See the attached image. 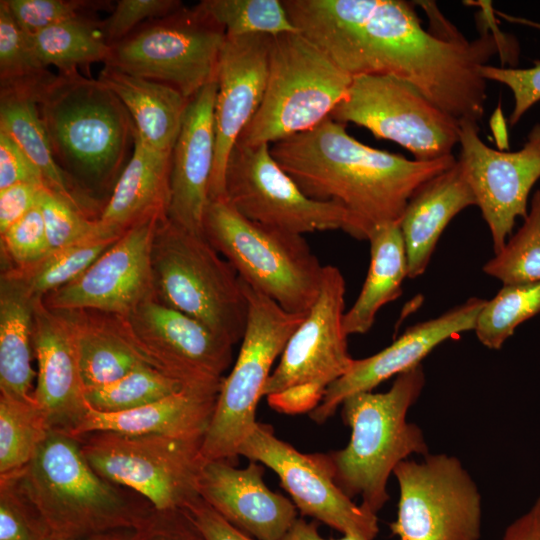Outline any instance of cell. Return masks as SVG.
I'll return each instance as SVG.
<instances>
[{"label": "cell", "mask_w": 540, "mask_h": 540, "mask_svg": "<svg viewBox=\"0 0 540 540\" xmlns=\"http://www.w3.org/2000/svg\"><path fill=\"white\" fill-rule=\"evenodd\" d=\"M298 30L352 78L393 75L458 120L479 123L487 100L480 69L501 50L496 34L468 41L426 30L403 0H303Z\"/></svg>", "instance_id": "obj_1"}, {"label": "cell", "mask_w": 540, "mask_h": 540, "mask_svg": "<svg viewBox=\"0 0 540 540\" xmlns=\"http://www.w3.org/2000/svg\"><path fill=\"white\" fill-rule=\"evenodd\" d=\"M270 152L307 197L345 209L361 240L376 225L400 222L414 192L457 160H410L379 150L331 118L272 144Z\"/></svg>", "instance_id": "obj_2"}, {"label": "cell", "mask_w": 540, "mask_h": 540, "mask_svg": "<svg viewBox=\"0 0 540 540\" xmlns=\"http://www.w3.org/2000/svg\"><path fill=\"white\" fill-rule=\"evenodd\" d=\"M10 475L49 538L143 528L156 513L142 496L99 475L84 457L79 438L65 432L50 430L32 460Z\"/></svg>", "instance_id": "obj_3"}, {"label": "cell", "mask_w": 540, "mask_h": 540, "mask_svg": "<svg viewBox=\"0 0 540 540\" xmlns=\"http://www.w3.org/2000/svg\"><path fill=\"white\" fill-rule=\"evenodd\" d=\"M37 105L64 173L88 197L93 187L113 190L134 144L135 125L121 100L98 79L76 71L48 79Z\"/></svg>", "instance_id": "obj_4"}, {"label": "cell", "mask_w": 540, "mask_h": 540, "mask_svg": "<svg viewBox=\"0 0 540 540\" xmlns=\"http://www.w3.org/2000/svg\"><path fill=\"white\" fill-rule=\"evenodd\" d=\"M425 385L422 364L396 376L386 392H359L347 397L342 418L351 429L346 447L326 453L334 481L351 499L377 514L389 500L388 479L412 454L427 455L421 428L407 413Z\"/></svg>", "instance_id": "obj_5"}, {"label": "cell", "mask_w": 540, "mask_h": 540, "mask_svg": "<svg viewBox=\"0 0 540 540\" xmlns=\"http://www.w3.org/2000/svg\"><path fill=\"white\" fill-rule=\"evenodd\" d=\"M156 298L235 345L242 340L248 302L233 265L204 233L160 219L152 244Z\"/></svg>", "instance_id": "obj_6"}, {"label": "cell", "mask_w": 540, "mask_h": 540, "mask_svg": "<svg viewBox=\"0 0 540 540\" xmlns=\"http://www.w3.org/2000/svg\"><path fill=\"white\" fill-rule=\"evenodd\" d=\"M203 233L246 284L287 312L310 311L325 266L302 235L251 221L225 199L208 201Z\"/></svg>", "instance_id": "obj_7"}, {"label": "cell", "mask_w": 540, "mask_h": 540, "mask_svg": "<svg viewBox=\"0 0 540 540\" xmlns=\"http://www.w3.org/2000/svg\"><path fill=\"white\" fill-rule=\"evenodd\" d=\"M351 82L300 32L270 36L264 97L237 142L270 145L315 128L330 118Z\"/></svg>", "instance_id": "obj_8"}, {"label": "cell", "mask_w": 540, "mask_h": 540, "mask_svg": "<svg viewBox=\"0 0 540 540\" xmlns=\"http://www.w3.org/2000/svg\"><path fill=\"white\" fill-rule=\"evenodd\" d=\"M247 324L237 360L222 381L202 443L205 460L231 461L257 425L256 408L271 368L306 315L285 311L244 281Z\"/></svg>", "instance_id": "obj_9"}, {"label": "cell", "mask_w": 540, "mask_h": 540, "mask_svg": "<svg viewBox=\"0 0 540 540\" xmlns=\"http://www.w3.org/2000/svg\"><path fill=\"white\" fill-rule=\"evenodd\" d=\"M345 291L341 271L326 265L314 305L289 337L264 387L263 397L273 409L289 415L311 412L350 369L354 358L343 327Z\"/></svg>", "instance_id": "obj_10"}, {"label": "cell", "mask_w": 540, "mask_h": 540, "mask_svg": "<svg viewBox=\"0 0 540 540\" xmlns=\"http://www.w3.org/2000/svg\"><path fill=\"white\" fill-rule=\"evenodd\" d=\"M78 438L99 475L139 494L158 512L181 510L199 496L204 437L95 431Z\"/></svg>", "instance_id": "obj_11"}, {"label": "cell", "mask_w": 540, "mask_h": 540, "mask_svg": "<svg viewBox=\"0 0 540 540\" xmlns=\"http://www.w3.org/2000/svg\"><path fill=\"white\" fill-rule=\"evenodd\" d=\"M225 40L224 28L198 5L183 6L113 44L105 65L167 84L191 99L216 80Z\"/></svg>", "instance_id": "obj_12"}, {"label": "cell", "mask_w": 540, "mask_h": 540, "mask_svg": "<svg viewBox=\"0 0 540 540\" xmlns=\"http://www.w3.org/2000/svg\"><path fill=\"white\" fill-rule=\"evenodd\" d=\"M399 486L397 516L390 524L398 540H479L482 501L461 461L447 454L406 459L394 469Z\"/></svg>", "instance_id": "obj_13"}, {"label": "cell", "mask_w": 540, "mask_h": 540, "mask_svg": "<svg viewBox=\"0 0 540 540\" xmlns=\"http://www.w3.org/2000/svg\"><path fill=\"white\" fill-rule=\"evenodd\" d=\"M330 118L364 127L377 139L395 142L418 161L451 156L459 144L460 122L393 75L353 77L346 97Z\"/></svg>", "instance_id": "obj_14"}, {"label": "cell", "mask_w": 540, "mask_h": 540, "mask_svg": "<svg viewBox=\"0 0 540 540\" xmlns=\"http://www.w3.org/2000/svg\"><path fill=\"white\" fill-rule=\"evenodd\" d=\"M224 199L245 218L269 227L299 235L341 230L361 240L349 213L307 197L267 144H235L226 164Z\"/></svg>", "instance_id": "obj_15"}, {"label": "cell", "mask_w": 540, "mask_h": 540, "mask_svg": "<svg viewBox=\"0 0 540 540\" xmlns=\"http://www.w3.org/2000/svg\"><path fill=\"white\" fill-rule=\"evenodd\" d=\"M478 124L460 122L457 161L497 254L512 234L517 218L526 217L530 191L540 179V123L533 126L523 147L515 152L487 146L479 136Z\"/></svg>", "instance_id": "obj_16"}, {"label": "cell", "mask_w": 540, "mask_h": 540, "mask_svg": "<svg viewBox=\"0 0 540 540\" xmlns=\"http://www.w3.org/2000/svg\"><path fill=\"white\" fill-rule=\"evenodd\" d=\"M239 456L274 471L296 508L343 535L373 540L377 515L356 504L334 481L324 454H305L275 436L268 425L257 423Z\"/></svg>", "instance_id": "obj_17"}, {"label": "cell", "mask_w": 540, "mask_h": 540, "mask_svg": "<svg viewBox=\"0 0 540 540\" xmlns=\"http://www.w3.org/2000/svg\"><path fill=\"white\" fill-rule=\"evenodd\" d=\"M162 214L130 227L84 273L42 297L54 311L95 310L128 317L156 296L152 244Z\"/></svg>", "instance_id": "obj_18"}, {"label": "cell", "mask_w": 540, "mask_h": 540, "mask_svg": "<svg viewBox=\"0 0 540 540\" xmlns=\"http://www.w3.org/2000/svg\"><path fill=\"white\" fill-rule=\"evenodd\" d=\"M126 318L154 367L186 388L219 392L223 374L232 362L234 345L156 296Z\"/></svg>", "instance_id": "obj_19"}, {"label": "cell", "mask_w": 540, "mask_h": 540, "mask_svg": "<svg viewBox=\"0 0 540 540\" xmlns=\"http://www.w3.org/2000/svg\"><path fill=\"white\" fill-rule=\"evenodd\" d=\"M270 35L226 36L217 67L215 164L209 200L225 198V169L239 137L256 115L266 89Z\"/></svg>", "instance_id": "obj_20"}, {"label": "cell", "mask_w": 540, "mask_h": 540, "mask_svg": "<svg viewBox=\"0 0 540 540\" xmlns=\"http://www.w3.org/2000/svg\"><path fill=\"white\" fill-rule=\"evenodd\" d=\"M486 300L470 298L442 315L410 326L392 344L378 353L354 359L350 369L332 383L309 417L321 424L334 415L343 401L356 393L372 391L379 384L408 371L438 345L462 332L474 330Z\"/></svg>", "instance_id": "obj_21"}, {"label": "cell", "mask_w": 540, "mask_h": 540, "mask_svg": "<svg viewBox=\"0 0 540 540\" xmlns=\"http://www.w3.org/2000/svg\"><path fill=\"white\" fill-rule=\"evenodd\" d=\"M33 351L38 366L34 401L50 430L76 436L88 411L77 348L63 313L46 307L42 297L34 304Z\"/></svg>", "instance_id": "obj_22"}, {"label": "cell", "mask_w": 540, "mask_h": 540, "mask_svg": "<svg viewBox=\"0 0 540 540\" xmlns=\"http://www.w3.org/2000/svg\"><path fill=\"white\" fill-rule=\"evenodd\" d=\"M264 465L250 461L236 468L226 460H206L199 496L231 525L257 540H281L297 519L287 497L270 490Z\"/></svg>", "instance_id": "obj_23"}, {"label": "cell", "mask_w": 540, "mask_h": 540, "mask_svg": "<svg viewBox=\"0 0 540 540\" xmlns=\"http://www.w3.org/2000/svg\"><path fill=\"white\" fill-rule=\"evenodd\" d=\"M216 93L215 80L190 99L171 155L167 218L196 233H203L215 164Z\"/></svg>", "instance_id": "obj_24"}, {"label": "cell", "mask_w": 540, "mask_h": 540, "mask_svg": "<svg viewBox=\"0 0 540 540\" xmlns=\"http://www.w3.org/2000/svg\"><path fill=\"white\" fill-rule=\"evenodd\" d=\"M473 205L476 199L457 160L414 192L399 222L408 278L425 272L444 229L458 213Z\"/></svg>", "instance_id": "obj_25"}, {"label": "cell", "mask_w": 540, "mask_h": 540, "mask_svg": "<svg viewBox=\"0 0 540 540\" xmlns=\"http://www.w3.org/2000/svg\"><path fill=\"white\" fill-rule=\"evenodd\" d=\"M217 391L182 390L136 409L104 413L88 406L76 437L95 431L178 438L204 437L214 413Z\"/></svg>", "instance_id": "obj_26"}, {"label": "cell", "mask_w": 540, "mask_h": 540, "mask_svg": "<svg viewBox=\"0 0 540 540\" xmlns=\"http://www.w3.org/2000/svg\"><path fill=\"white\" fill-rule=\"evenodd\" d=\"M60 312L73 332L85 389L111 383L139 367L152 365L126 317L95 310Z\"/></svg>", "instance_id": "obj_27"}, {"label": "cell", "mask_w": 540, "mask_h": 540, "mask_svg": "<svg viewBox=\"0 0 540 540\" xmlns=\"http://www.w3.org/2000/svg\"><path fill=\"white\" fill-rule=\"evenodd\" d=\"M171 155L148 145L135 128L131 156L101 210L100 220L126 230L149 215L167 216Z\"/></svg>", "instance_id": "obj_28"}, {"label": "cell", "mask_w": 540, "mask_h": 540, "mask_svg": "<svg viewBox=\"0 0 540 540\" xmlns=\"http://www.w3.org/2000/svg\"><path fill=\"white\" fill-rule=\"evenodd\" d=\"M43 83L0 87V130L6 132L38 168L46 187L91 217L95 201L73 183L53 156L37 105Z\"/></svg>", "instance_id": "obj_29"}, {"label": "cell", "mask_w": 540, "mask_h": 540, "mask_svg": "<svg viewBox=\"0 0 540 540\" xmlns=\"http://www.w3.org/2000/svg\"><path fill=\"white\" fill-rule=\"evenodd\" d=\"M36 297L11 269L0 280V395L34 401L32 368Z\"/></svg>", "instance_id": "obj_30"}, {"label": "cell", "mask_w": 540, "mask_h": 540, "mask_svg": "<svg viewBox=\"0 0 540 540\" xmlns=\"http://www.w3.org/2000/svg\"><path fill=\"white\" fill-rule=\"evenodd\" d=\"M98 80L121 100L148 145L172 153L190 99L167 84L109 65L101 70Z\"/></svg>", "instance_id": "obj_31"}, {"label": "cell", "mask_w": 540, "mask_h": 540, "mask_svg": "<svg viewBox=\"0 0 540 540\" xmlns=\"http://www.w3.org/2000/svg\"><path fill=\"white\" fill-rule=\"evenodd\" d=\"M370 265L362 289L345 312L343 327L347 336L367 333L378 311L402 294L408 277L407 256L399 222L374 226L367 237Z\"/></svg>", "instance_id": "obj_32"}, {"label": "cell", "mask_w": 540, "mask_h": 540, "mask_svg": "<svg viewBox=\"0 0 540 540\" xmlns=\"http://www.w3.org/2000/svg\"><path fill=\"white\" fill-rule=\"evenodd\" d=\"M24 35L40 64L45 68L55 66L59 74L76 72L79 67L88 71L93 63H106L111 51V46L101 31L100 21L91 16L69 20Z\"/></svg>", "instance_id": "obj_33"}, {"label": "cell", "mask_w": 540, "mask_h": 540, "mask_svg": "<svg viewBox=\"0 0 540 540\" xmlns=\"http://www.w3.org/2000/svg\"><path fill=\"white\" fill-rule=\"evenodd\" d=\"M101 222L92 234L52 251L27 269L8 268L26 283L35 297H44L84 273L125 231Z\"/></svg>", "instance_id": "obj_34"}, {"label": "cell", "mask_w": 540, "mask_h": 540, "mask_svg": "<svg viewBox=\"0 0 540 540\" xmlns=\"http://www.w3.org/2000/svg\"><path fill=\"white\" fill-rule=\"evenodd\" d=\"M49 431L35 401H20L0 395V476L23 469Z\"/></svg>", "instance_id": "obj_35"}, {"label": "cell", "mask_w": 540, "mask_h": 540, "mask_svg": "<svg viewBox=\"0 0 540 540\" xmlns=\"http://www.w3.org/2000/svg\"><path fill=\"white\" fill-rule=\"evenodd\" d=\"M540 312V281L507 284L478 314L475 334L487 348L498 350L524 321Z\"/></svg>", "instance_id": "obj_36"}, {"label": "cell", "mask_w": 540, "mask_h": 540, "mask_svg": "<svg viewBox=\"0 0 540 540\" xmlns=\"http://www.w3.org/2000/svg\"><path fill=\"white\" fill-rule=\"evenodd\" d=\"M184 387L152 365L139 367L111 383L85 389L88 406L104 413L136 409L170 396Z\"/></svg>", "instance_id": "obj_37"}, {"label": "cell", "mask_w": 540, "mask_h": 540, "mask_svg": "<svg viewBox=\"0 0 540 540\" xmlns=\"http://www.w3.org/2000/svg\"><path fill=\"white\" fill-rule=\"evenodd\" d=\"M483 271L503 285L540 281V190L533 194L520 228L486 262Z\"/></svg>", "instance_id": "obj_38"}, {"label": "cell", "mask_w": 540, "mask_h": 540, "mask_svg": "<svg viewBox=\"0 0 540 540\" xmlns=\"http://www.w3.org/2000/svg\"><path fill=\"white\" fill-rule=\"evenodd\" d=\"M197 5L229 37L299 32L280 0H204Z\"/></svg>", "instance_id": "obj_39"}, {"label": "cell", "mask_w": 540, "mask_h": 540, "mask_svg": "<svg viewBox=\"0 0 540 540\" xmlns=\"http://www.w3.org/2000/svg\"><path fill=\"white\" fill-rule=\"evenodd\" d=\"M53 74L31 51L5 0L0 1V87L39 85Z\"/></svg>", "instance_id": "obj_40"}, {"label": "cell", "mask_w": 540, "mask_h": 540, "mask_svg": "<svg viewBox=\"0 0 540 540\" xmlns=\"http://www.w3.org/2000/svg\"><path fill=\"white\" fill-rule=\"evenodd\" d=\"M24 33H36L44 28L69 20L90 17L109 2L86 0H5Z\"/></svg>", "instance_id": "obj_41"}, {"label": "cell", "mask_w": 540, "mask_h": 540, "mask_svg": "<svg viewBox=\"0 0 540 540\" xmlns=\"http://www.w3.org/2000/svg\"><path fill=\"white\" fill-rule=\"evenodd\" d=\"M1 247L10 267L17 270L37 264L52 252L39 203L1 234Z\"/></svg>", "instance_id": "obj_42"}, {"label": "cell", "mask_w": 540, "mask_h": 540, "mask_svg": "<svg viewBox=\"0 0 540 540\" xmlns=\"http://www.w3.org/2000/svg\"><path fill=\"white\" fill-rule=\"evenodd\" d=\"M39 204L52 251L92 234L102 224L99 218L79 211L46 186L40 192Z\"/></svg>", "instance_id": "obj_43"}, {"label": "cell", "mask_w": 540, "mask_h": 540, "mask_svg": "<svg viewBox=\"0 0 540 540\" xmlns=\"http://www.w3.org/2000/svg\"><path fill=\"white\" fill-rule=\"evenodd\" d=\"M48 533L13 476L0 477V540H46Z\"/></svg>", "instance_id": "obj_44"}, {"label": "cell", "mask_w": 540, "mask_h": 540, "mask_svg": "<svg viewBox=\"0 0 540 540\" xmlns=\"http://www.w3.org/2000/svg\"><path fill=\"white\" fill-rule=\"evenodd\" d=\"M183 6L178 0H118L111 14L100 21V28L112 46L131 34L143 21L167 17Z\"/></svg>", "instance_id": "obj_45"}, {"label": "cell", "mask_w": 540, "mask_h": 540, "mask_svg": "<svg viewBox=\"0 0 540 540\" xmlns=\"http://www.w3.org/2000/svg\"><path fill=\"white\" fill-rule=\"evenodd\" d=\"M481 75L486 81H494L507 86L514 98V108L509 122L516 125L521 117L540 101V61L529 68H503L483 65Z\"/></svg>", "instance_id": "obj_46"}, {"label": "cell", "mask_w": 540, "mask_h": 540, "mask_svg": "<svg viewBox=\"0 0 540 540\" xmlns=\"http://www.w3.org/2000/svg\"><path fill=\"white\" fill-rule=\"evenodd\" d=\"M19 183L46 186L42 174L19 145L0 130V190Z\"/></svg>", "instance_id": "obj_47"}, {"label": "cell", "mask_w": 540, "mask_h": 540, "mask_svg": "<svg viewBox=\"0 0 540 540\" xmlns=\"http://www.w3.org/2000/svg\"><path fill=\"white\" fill-rule=\"evenodd\" d=\"M182 510L206 540H257L231 525L200 496Z\"/></svg>", "instance_id": "obj_48"}, {"label": "cell", "mask_w": 540, "mask_h": 540, "mask_svg": "<svg viewBox=\"0 0 540 540\" xmlns=\"http://www.w3.org/2000/svg\"><path fill=\"white\" fill-rule=\"evenodd\" d=\"M43 187L19 183L0 190V235L39 203Z\"/></svg>", "instance_id": "obj_49"}, {"label": "cell", "mask_w": 540, "mask_h": 540, "mask_svg": "<svg viewBox=\"0 0 540 540\" xmlns=\"http://www.w3.org/2000/svg\"><path fill=\"white\" fill-rule=\"evenodd\" d=\"M142 540H206L187 514L181 510L158 512Z\"/></svg>", "instance_id": "obj_50"}, {"label": "cell", "mask_w": 540, "mask_h": 540, "mask_svg": "<svg viewBox=\"0 0 540 540\" xmlns=\"http://www.w3.org/2000/svg\"><path fill=\"white\" fill-rule=\"evenodd\" d=\"M503 540H540V496L505 529Z\"/></svg>", "instance_id": "obj_51"}, {"label": "cell", "mask_w": 540, "mask_h": 540, "mask_svg": "<svg viewBox=\"0 0 540 540\" xmlns=\"http://www.w3.org/2000/svg\"><path fill=\"white\" fill-rule=\"evenodd\" d=\"M281 540H365L352 535H343L339 539H325L317 529L314 522H306L304 519L297 518L288 532Z\"/></svg>", "instance_id": "obj_52"}, {"label": "cell", "mask_w": 540, "mask_h": 540, "mask_svg": "<svg viewBox=\"0 0 540 540\" xmlns=\"http://www.w3.org/2000/svg\"><path fill=\"white\" fill-rule=\"evenodd\" d=\"M149 524L143 528L116 529L79 538H48L46 540H142Z\"/></svg>", "instance_id": "obj_53"}]
</instances>
